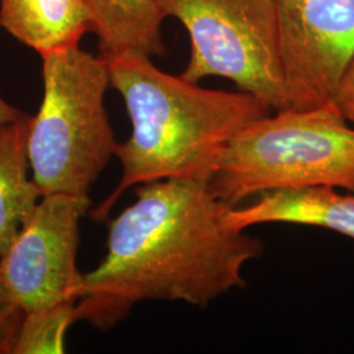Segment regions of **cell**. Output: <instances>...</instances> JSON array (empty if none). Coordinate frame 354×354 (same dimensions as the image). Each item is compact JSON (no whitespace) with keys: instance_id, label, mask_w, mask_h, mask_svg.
Listing matches in <instances>:
<instances>
[{"instance_id":"cell-13","label":"cell","mask_w":354,"mask_h":354,"mask_svg":"<svg viewBox=\"0 0 354 354\" xmlns=\"http://www.w3.org/2000/svg\"><path fill=\"white\" fill-rule=\"evenodd\" d=\"M24 310L16 304L0 282V354H12Z\"/></svg>"},{"instance_id":"cell-11","label":"cell","mask_w":354,"mask_h":354,"mask_svg":"<svg viewBox=\"0 0 354 354\" xmlns=\"http://www.w3.org/2000/svg\"><path fill=\"white\" fill-rule=\"evenodd\" d=\"M29 118L0 125V254L12 243L42 197L29 177Z\"/></svg>"},{"instance_id":"cell-2","label":"cell","mask_w":354,"mask_h":354,"mask_svg":"<svg viewBox=\"0 0 354 354\" xmlns=\"http://www.w3.org/2000/svg\"><path fill=\"white\" fill-rule=\"evenodd\" d=\"M111 87L124 99L131 136L117 143L114 156L122 176L113 192L92 210L105 221L129 188L159 180L209 184L215 165L243 127L272 113L248 92L203 88L162 71L151 57L122 53L104 57Z\"/></svg>"},{"instance_id":"cell-6","label":"cell","mask_w":354,"mask_h":354,"mask_svg":"<svg viewBox=\"0 0 354 354\" xmlns=\"http://www.w3.org/2000/svg\"><path fill=\"white\" fill-rule=\"evenodd\" d=\"M91 205L89 196H42L0 254V282L24 313L77 302L83 282L76 266L79 226Z\"/></svg>"},{"instance_id":"cell-5","label":"cell","mask_w":354,"mask_h":354,"mask_svg":"<svg viewBox=\"0 0 354 354\" xmlns=\"http://www.w3.org/2000/svg\"><path fill=\"white\" fill-rule=\"evenodd\" d=\"M190 38L181 76L225 77L274 111L288 109L279 46V0H155Z\"/></svg>"},{"instance_id":"cell-1","label":"cell","mask_w":354,"mask_h":354,"mask_svg":"<svg viewBox=\"0 0 354 354\" xmlns=\"http://www.w3.org/2000/svg\"><path fill=\"white\" fill-rule=\"evenodd\" d=\"M231 207L209 184L159 180L140 184L136 201L108 228L102 263L83 274L76 322L108 330L142 302L206 307L247 285L243 269L263 243L226 225Z\"/></svg>"},{"instance_id":"cell-4","label":"cell","mask_w":354,"mask_h":354,"mask_svg":"<svg viewBox=\"0 0 354 354\" xmlns=\"http://www.w3.org/2000/svg\"><path fill=\"white\" fill-rule=\"evenodd\" d=\"M41 59L44 96L26 145L32 180L42 196H89L117 146L105 108L108 62L80 46Z\"/></svg>"},{"instance_id":"cell-15","label":"cell","mask_w":354,"mask_h":354,"mask_svg":"<svg viewBox=\"0 0 354 354\" xmlns=\"http://www.w3.org/2000/svg\"><path fill=\"white\" fill-rule=\"evenodd\" d=\"M28 117V114L24 113L21 109L13 106L12 104H10L0 95V125L19 122Z\"/></svg>"},{"instance_id":"cell-3","label":"cell","mask_w":354,"mask_h":354,"mask_svg":"<svg viewBox=\"0 0 354 354\" xmlns=\"http://www.w3.org/2000/svg\"><path fill=\"white\" fill-rule=\"evenodd\" d=\"M314 185L354 192V129L332 102L283 109L243 127L209 181L230 207L270 190Z\"/></svg>"},{"instance_id":"cell-12","label":"cell","mask_w":354,"mask_h":354,"mask_svg":"<svg viewBox=\"0 0 354 354\" xmlns=\"http://www.w3.org/2000/svg\"><path fill=\"white\" fill-rule=\"evenodd\" d=\"M75 322L76 304L26 313L12 354L64 353L66 333Z\"/></svg>"},{"instance_id":"cell-7","label":"cell","mask_w":354,"mask_h":354,"mask_svg":"<svg viewBox=\"0 0 354 354\" xmlns=\"http://www.w3.org/2000/svg\"><path fill=\"white\" fill-rule=\"evenodd\" d=\"M288 109L333 102L354 58V0H279Z\"/></svg>"},{"instance_id":"cell-9","label":"cell","mask_w":354,"mask_h":354,"mask_svg":"<svg viewBox=\"0 0 354 354\" xmlns=\"http://www.w3.org/2000/svg\"><path fill=\"white\" fill-rule=\"evenodd\" d=\"M0 28L45 55L79 46L92 19L84 0H0Z\"/></svg>"},{"instance_id":"cell-14","label":"cell","mask_w":354,"mask_h":354,"mask_svg":"<svg viewBox=\"0 0 354 354\" xmlns=\"http://www.w3.org/2000/svg\"><path fill=\"white\" fill-rule=\"evenodd\" d=\"M332 104L349 124H354V58L342 75Z\"/></svg>"},{"instance_id":"cell-8","label":"cell","mask_w":354,"mask_h":354,"mask_svg":"<svg viewBox=\"0 0 354 354\" xmlns=\"http://www.w3.org/2000/svg\"><path fill=\"white\" fill-rule=\"evenodd\" d=\"M264 223L326 228L354 239V192L328 185L270 190L226 214V225L238 231Z\"/></svg>"},{"instance_id":"cell-10","label":"cell","mask_w":354,"mask_h":354,"mask_svg":"<svg viewBox=\"0 0 354 354\" xmlns=\"http://www.w3.org/2000/svg\"><path fill=\"white\" fill-rule=\"evenodd\" d=\"M99 38L100 55L140 53L163 57L165 16L155 0H84Z\"/></svg>"}]
</instances>
